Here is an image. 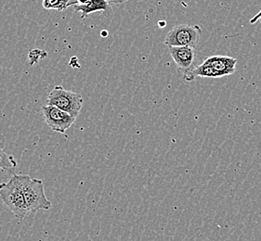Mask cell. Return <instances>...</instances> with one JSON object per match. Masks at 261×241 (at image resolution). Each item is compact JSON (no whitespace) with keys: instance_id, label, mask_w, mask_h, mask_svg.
Wrapping results in <instances>:
<instances>
[{"instance_id":"obj_1","label":"cell","mask_w":261,"mask_h":241,"mask_svg":"<svg viewBox=\"0 0 261 241\" xmlns=\"http://www.w3.org/2000/svg\"><path fill=\"white\" fill-rule=\"evenodd\" d=\"M21 188L27 202L28 213H37L40 210H49L51 202L45 194L44 182L41 179L32 178L29 175L14 174Z\"/></svg>"},{"instance_id":"obj_2","label":"cell","mask_w":261,"mask_h":241,"mask_svg":"<svg viewBox=\"0 0 261 241\" xmlns=\"http://www.w3.org/2000/svg\"><path fill=\"white\" fill-rule=\"evenodd\" d=\"M237 59L229 56H211L204 59L201 65L196 66L192 74V81L196 77L220 78L235 73Z\"/></svg>"},{"instance_id":"obj_3","label":"cell","mask_w":261,"mask_h":241,"mask_svg":"<svg viewBox=\"0 0 261 241\" xmlns=\"http://www.w3.org/2000/svg\"><path fill=\"white\" fill-rule=\"evenodd\" d=\"M0 199L18 220L24 219L28 214L27 202L14 175L11 176L8 183L0 184Z\"/></svg>"},{"instance_id":"obj_4","label":"cell","mask_w":261,"mask_h":241,"mask_svg":"<svg viewBox=\"0 0 261 241\" xmlns=\"http://www.w3.org/2000/svg\"><path fill=\"white\" fill-rule=\"evenodd\" d=\"M47 105L55 106L68 112L75 119L79 117L84 103L81 95L64 89L61 85L54 87V89L47 96Z\"/></svg>"},{"instance_id":"obj_5","label":"cell","mask_w":261,"mask_h":241,"mask_svg":"<svg viewBox=\"0 0 261 241\" xmlns=\"http://www.w3.org/2000/svg\"><path fill=\"white\" fill-rule=\"evenodd\" d=\"M202 36V29L199 25L179 24L173 27L167 33L165 44L167 47H190L196 48Z\"/></svg>"},{"instance_id":"obj_6","label":"cell","mask_w":261,"mask_h":241,"mask_svg":"<svg viewBox=\"0 0 261 241\" xmlns=\"http://www.w3.org/2000/svg\"><path fill=\"white\" fill-rule=\"evenodd\" d=\"M169 54L178 67V74L187 82H192V74L196 67V48L169 47Z\"/></svg>"},{"instance_id":"obj_7","label":"cell","mask_w":261,"mask_h":241,"mask_svg":"<svg viewBox=\"0 0 261 241\" xmlns=\"http://www.w3.org/2000/svg\"><path fill=\"white\" fill-rule=\"evenodd\" d=\"M42 112L49 128L60 134H65L75 122L74 117L55 106H44L42 107Z\"/></svg>"},{"instance_id":"obj_8","label":"cell","mask_w":261,"mask_h":241,"mask_svg":"<svg viewBox=\"0 0 261 241\" xmlns=\"http://www.w3.org/2000/svg\"><path fill=\"white\" fill-rule=\"evenodd\" d=\"M108 0H90L86 4L73 6L74 12L80 13L81 18L84 19L89 14L94 12H105L110 9Z\"/></svg>"},{"instance_id":"obj_9","label":"cell","mask_w":261,"mask_h":241,"mask_svg":"<svg viewBox=\"0 0 261 241\" xmlns=\"http://www.w3.org/2000/svg\"><path fill=\"white\" fill-rule=\"evenodd\" d=\"M42 6L45 10H53L59 12L70 8V0H43Z\"/></svg>"},{"instance_id":"obj_10","label":"cell","mask_w":261,"mask_h":241,"mask_svg":"<svg viewBox=\"0 0 261 241\" xmlns=\"http://www.w3.org/2000/svg\"><path fill=\"white\" fill-rule=\"evenodd\" d=\"M17 167V161L13 155L8 154L0 148V170L8 171Z\"/></svg>"},{"instance_id":"obj_11","label":"cell","mask_w":261,"mask_h":241,"mask_svg":"<svg viewBox=\"0 0 261 241\" xmlns=\"http://www.w3.org/2000/svg\"><path fill=\"white\" fill-rule=\"evenodd\" d=\"M257 21H260L261 22V10L256 15L254 16L250 20L251 24H255Z\"/></svg>"},{"instance_id":"obj_12","label":"cell","mask_w":261,"mask_h":241,"mask_svg":"<svg viewBox=\"0 0 261 241\" xmlns=\"http://www.w3.org/2000/svg\"><path fill=\"white\" fill-rule=\"evenodd\" d=\"M89 1H90V0H75V5H82V4H86V3H88Z\"/></svg>"},{"instance_id":"obj_13","label":"cell","mask_w":261,"mask_h":241,"mask_svg":"<svg viewBox=\"0 0 261 241\" xmlns=\"http://www.w3.org/2000/svg\"><path fill=\"white\" fill-rule=\"evenodd\" d=\"M109 2L112 3H115V4H122V3H125L127 0H108Z\"/></svg>"},{"instance_id":"obj_14","label":"cell","mask_w":261,"mask_h":241,"mask_svg":"<svg viewBox=\"0 0 261 241\" xmlns=\"http://www.w3.org/2000/svg\"><path fill=\"white\" fill-rule=\"evenodd\" d=\"M74 5H75V0H70V6L73 7Z\"/></svg>"}]
</instances>
